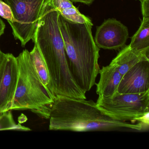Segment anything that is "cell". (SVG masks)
I'll return each mask as SVG.
<instances>
[{
    "label": "cell",
    "instance_id": "obj_14",
    "mask_svg": "<svg viewBox=\"0 0 149 149\" xmlns=\"http://www.w3.org/2000/svg\"><path fill=\"white\" fill-rule=\"evenodd\" d=\"M30 55L36 71L42 83L54 95L46 63L36 45H34L33 50L30 52Z\"/></svg>",
    "mask_w": 149,
    "mask_h": 149
},
{
    "label": "cell",
    "instance_id": "obj_4",
    "mask_svg": "<svg viewBox=\"0 0 149 149\" xmlns=\"http://www.w3.org/2000/svg\"><path fill=\"white\" fill-rule=\"evenodd\" d=\"M19 76L10 111L29 109L48 119L49 109L55 96L42 83L30 57V52L23 50L17 57Z\"/></svg>",
    "mask_w": 149,
    "mask_h": 149
},
{
    "label": "cell",
    "instance_id": "obj_5",
    "mask_svg": "<svg viewBox=\"0 0 149 149\" xmlns=\"http://www.w3.org/2000/svg\"><path fill=\"white\" fill-rule=\"evenodd\" d=\"M98 108L111 118L122 121L141 122L149 115V91L139 94H120L111 97H98Z\"/></svg>",
    "mask_w": 149,
    "mask_h": 149
},
{
    "label": "cell",
    "instance_id": "obj_17",
    "mask_svg": "<svg viewBox=\"0 0 149 149\" xmlns=\"http://www.w3.org/2000/svg\"><path fill=\"white\" fill-rule=\"evenodd\" d=\"M141 3L143 16L149 17V0H139Z\"/></svg>",
    "mask_w": 149,
    "mask_h": 149
},
{
    "label": "cell",
    "instance_id": "obj_8",
    "mask_svg": "<svg viewBox=\"0 0 149 149\" xmlns=\"http://www.w3.org/2000/svg\"><path fill=\"white\" fill-rule=\"evenodd\" d=\"M129 35L126 26L116 19H109L97 28L94 41L99 48L117 50L125 46Z\"/></svg>",
    "mask_w": 149,
    "mask_h": 149
},
{
    "label": "cell",
    "instance_id": "obj_7",
    "mask_svg": "<svg viewBox=\"0 0 149 149\" xmlns=\"http://www.w3.org/2000/svg\"><path fill=\"white\" fill-rule=\"evenodd\" d=\"M19 76L16 57L5 54L0 63V115L10 111Z\"/></svg>",
    "mask_w": 149,
    "mask_h": 149
},
{
    "label": "cell",
    "instance_id": "obj_6",
    "mask_svg": "<svg viewBox=\"0 0 149 149\" xmlns=\"http://www.w3.org/2000/svg\"><path fill=\"white\" fill-rule=\"evenodd\" d=\"M47 0H5L10 7L14 21L9 22L15 40L22 47L32 40Z\"/></svg>",
    "mask_w": 149,
    "mask_h": 149
},
{
    "label": "cell",
    "instance_id": "obj_9",
    "mask_svg": "<svg viewBox=\"0 0 149 149\" xmlns=\"http://www.w3.org/2000/svg\"><path fill=\"white\" fill-rule=\"evenodd\" d=\"M149 91V61L133 66L122 77L118 88L120 94H139Z\"/></svg>",
    "mask_w": 149,
    "mask_h": 149
},
{
    "label": "cell",
    "instance_id": "obj_16",
    "mask_svg": "<svg viewBox=\"0 0 149 149\" xmlns=\"http://www.w3.org/2000/svg\"><path fill=\"white\" fill-rule=\"evenodd\" d=\"M0 16L9 22L14 21L13 16L10 7L2 0H0Z\"/></svg>",
    "mask_w": 149,
    "mask_h": 149
},
{
    "label": "cell",
    "instance_id": "obj_11",
    "mask_svg": "<svg viewBox=\"0 0 149 149\" xmlns=\"http://www.w3.org/2000/svg\"><path fill=\"white\" fill-rule=\"evenodd\" d=\"M146 61H149V49L133 50L129 45L122 48L110 64L123 76L137 63Z\"/></svg>",
    "mask_w": 149,
    "mask_h": 149
},
{
    "label": "cell",
    "instance_id": "obj_15",
    "mask_svg": "<svg viewBox=\"0 0 149 149\" xmlns=\"http://www.w3.org/2000/svg\"><path fill=\"white\" fill-rule=\"evenodd\" d=\"M16 130L28 131L31 130L29 128L17 124L15 122L11 111H5L0 115V130Z\"/></svg>",
    "mask_w": 149,
    "mask_h": 149
},
{
    "label": "cell",
    "instance_id": "obj_1",
    "mask_svg": "<svg viewBox=\"0 0 149 149\" xmlns=\"http://www.w3.org/2000/svg\"><path fill=\"white\" fill-rule=\"evenodd\" d=\"M52 0L44 4L32 40L46 63L53 93L56 96L86 99L70 70L64 42L58 22L59 13Z\"/></svg>",
    "mask_w": 149,
    "mask_h": 149
},
{
    "label": "cell",
    "instance_id": "obj_10",
    "mask_svg": "<svg viewBox=\"0 0 149 149\" xmlns=\"http://www.w3.org/2000/svg\"><path fill=\"white\" fill-rule=\"evenodd\" d=\"M100 77L96 85L98 97H111L117 92L118 88L123 76L111 64L99 70Z\"/></svg>",
    "mask_w": 149,
    "mask_h": 149
},
{
    "label": "cell",
    "instance_id": "obj_20",
    "mask_svg": "<svg viewBox=\"0 0 149 149\" xmlns=\"http://www.w3.org/2000/svg\"><path fill=\"white\" fill-rule=\"evenodd\" d=\"M4 54H5L1 51V49H0V63H1V60H2L3 56H4Z\"/></svg>",
    "mask_w": 149,
    "mask_h": 149
},
{
    "label": "cell",
    "instance_id": "obj_12",
    "mask_svg": "<svg viewBox=\"0 0 149 149\" xmlns=\"http://www.w3.org/2000/svg\"><path fill=\"white\" fill-rule=\"evenodd\" d=\"M52 4L60 15L68 21L74 23H92L89 17L81 13L70 0H52Z\"/></svg>",
    "mask_w": 149,
    "mask_h": 149
},
{
    "label": "cell",
    "instance_id": "obj_3",
    "mask_svg": "<svg viewBox=\"0 0 149 149\" xmlns=\"http://www.w3.org/2000/svg\"><path fill=\"white\" fill-rule=\"evenodd\" d=\"M59 28L71 74L84 92L96 84L99 74V50L92 34V23L68 21L59 14Z\"/></svg>",
    "mask_w": 149,
    "mask_h": 149
},
{
    "label": "cell",
    "instance_id": "obj_19",
    "mask_svg": "<svg viewBox=\"0 0 149 149\" xmlns=\"http://www.w3.org/2000/svg\"><path fill=\"white\" fill-rule=\"evenodd\" d=\"M6 25L1 18H0V37L3 35L5 31Z\"/></svg>",
    "mask_w": 149,
    "mask_h": 149
},
{
    "label": "cell",
    "instance_id": "obj_2",
    "mask_svg": "<svg viewBox=\"0 0 149 149\" xmlns=\"http://www.w3.org/2000/svg\"><path fill=\"white\" fill-rule=\"evenodd\" d=\"M50 130L73 132H140L143 123L115 120L100 110L92 100L56 96L49 109Z\"/></svg>",
    "mask_w": 149,
    "mask_h": 149
},
{
    "label": "cell",
    "instance_id": "obj_13",
    "mask_svg": "<svg viewBox=\"0 0 149 149\" xmlns=\"http://www.w3.org/2000/svg\"><path fill=\"white\" fill-rule=\"evenodd\" d=\"M129 46L133 50L149 49V17L143 16L140 27L132 38Z\"/></svg>",
    "mask_w": 149,
    "mask_h": 149
},
{
    "label": "cell",
    "instance_id": "obj_18",
    "mask_svg": "<svg viewBox=\"0 0 149 149\" xmlns=\"http://www.w3.org/2000/svg\"><path fill=\"white\" fill-rule=\"evenodd\" d=\"M72 2H80L88 6H90L95 0H70Z\"/></svg>",
    "mask_w": 149,
    "mask_h": 149
}]
</instances>
